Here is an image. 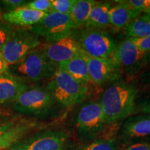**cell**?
Here are the masks:
<instances>
[{"mask_svg": "<svg viewBox=\"0 0 150 150\" xmlns=\"http://www.w3.org/2000/svg\"><path fill=\"white\" fill-rule=\"evenodd\" d=\"M73 146L69 133L49 129L28 135L8 150H70Z\"/></svg>", "mask_w": 150, "mask_h": 150, "instance_id": "cell-7", "label": "cell"}, {"mask_svg": "<svg viewBox=\"0 0 150 150\" xmlns=\"http://www.w3.org/2000/svg\"><path fill=\"white\" fill-rule=\"evenodd\" d=\"M29 86L8 73L0 75V105L13 102Z\"/></svg>", "mask_w": 150, "mask_h": 150, "instance_id": "cell-16", "label": "cell"}, {"mask_svg": "<svg viewBox=\"0 0 150 150\" xmlns=\"http://www.w3.org/2000/svg\"><path fill=\"white\" fill-rule=\"evenodd\" d=\"M28 29L47 42L61 40L74 30L69 15L55 12L49 13L40 22Z\"/></svg>", "mask_w": 150, "mask_h": 150, "instance_id": "cell-9", "label": "cell"}, {"mask_svg": "<svg viewBox=\"0 0 150 150\" xmlns=\"http://www.w3.org/2000/svg\"><path fill=\"white\" fill-rule=\"evenodd\" d=\"M150 136V115L129 116L120 130V142L124 146L134 143L137 140Z\"/></svg>", "mask_w": 150, "mask_h": 150, "instance_id": "cell-14", "label": "cell"}, {"mask_svg": "<svg viewBox=\"0 0 150 150\" xmlns=\"http://www.w3.org/2000/svg\"><path fill=\"white\" fill-rule=\"evenodd\" d=\"M46 88L57 104L65 108L81 102L88 93V84L79 81L60 68L50 78Z\"/></svg>", "mask_w": 150, "mask_h": 150, "instance_id": "cell-3", "label": "cell"}, {"mask_svg": "<svg viewBox=\"0 0 150 150\" xmlns=\"http://www.w3.org/2000/svg\"><path fill=\"white\" fill-rule=\"evenodd\" d=\"M16 29L14 26L4 21L0 18V51Z\"/></svg>", "mask_w": 150, "mask_h": 150, "instance_id": "cell-26", "label": "cell"}, {"mask_svg": "<svg viewBox=\"0 0 150 150\" xmlns=\"http://www.w3.org/2000/svg\"><path fill=\"white\" fill-rule=\"evenodd\" d=\"M40 45L39 36L28 28H16L1 50L8 65L18 63Z\"/></svg>", "mask_w": 150, "mask_h": 150, "instance_id": "cell-8", "label": "cell"}, {"mask_svg": "<svg viewBox=\"0 0 150 150\" xmlns=\"http://www.w3.org/2000/svg\"><path fill=\"white\" fill-rule=\"evenodd\" d=\"M106 124L98 101L85 103L79 110L75 118V134L81 143L100 138Z\"/></svg>", "mask_w": 150, "mask_h": 150, "instance_id": "cell-4", "label": "cell"}, {"mask_svg": "<svg viewBox=\"0 0 150 150\" xmlns=\"http://www.w3.org/2000/svg\"><path fill=\"white\" fill-rule=\"evenodd\" d=\"M28 1L24 0H0V12H2V14L11 12L24 6Z\"/></svg>", "mask_w": 150, "mask_h": 150, "instance_id": "cell-27", "label": "cell"}, {"mask_svg": "<svg viewBox=\"0 0 150 150\" xmlns=\"http://www.w3.org/2000/svg\"><path fill=\"white\" fill-rule=\"evenodd\" d=\"M76 0H51L52 12L70 15Z\"/></svg>", "mask_w": 150, "mask_h": 150, "instance_id": "cell-23", "label": "cell"}, {"mask_svg": "<svg viewBox=\"0 0 150 150\" xmlns=\"http://www.w3.org/2000/svg\"><path fill=\"white\" fill-rule=\"evenodd\" d=\"M135 111L150 115V97L142 99L136 104Z\"/></svg>", "mask_w": 150, "mask_h": 150, "instance_id": "cell-29", "label": "cell"}, {"mask_svg": "<svg viewBox=\"0 0 150 150\" xmlns=\"http://www.w3.org/2000/svg\"><path fill=\"white\" fill-rule=\"evenodd\" d=\"M145 53L150 52V35L142 38H128Z\"/></svg>", "mask_w": 150, "mask_h": 150, "instance_id": "cell-28", "label": "cell"}, {"mask_svg": "<svg viewBox=\"0 0 150 150\" xmlns=\"http://www.w3.org/2000/svg\"><path fill=\"white\" fill-rule=\"evenodd\" d=\"M144 61H145V67H150V52L145 54V57H144Z\"/></svg>", "mask_w": 150, "mask_h": 150, "instance_id": "cell-34", "label": "cell"}, {"mask_svg": "<svg viewBox=\"0 0 150 150\" xmlns=\"http://www.w3.org/2000/svg\"><path fill=\"white\" fill-rule=\"evenodd\" d=\"M112 6L108 1H95L86 27L104 30L110 27V10Z\"/></svg>", "mask_w": 150, "mask_h": 150, "instance_id": "cell-19", "label": "cell"}, {"mask_svg": "<svg viewBox=\"0 0 150 150\" xmlns=\"http://www.w3.org/2000/svg\"><path fill=\"white\" fill-rule=\"evenodd\" d=\"M120 150H150V142L140 141L127 145Z\"/></svg>", "mask_w": 150, "mask_h": 150, "instance_id": "cell-31", "label": "cell"}, {"mask_svg": "<svg viewBox=\"0 0 150 150\" xmlns=\"http://www.w3.org/2000/svg\"><path fill=\"white\" fill-rule=\"evenodd\" d=\"M13 111L43 117L53 113L57 105L46 88H28L12 102Z\"/></svg>", "mask_w": 150, "mask_h": 150, "instance_id": "cell-5", "label": "cell"}, {"mask_svg": "<svg viewBox=\"0 0 150 150\" xmlns=\"http://www.w3.org/2000/svg\"><path fill=\"white\" fill-rule=\"evenodd\" d=\"M16 117H18V116L14 115L12 109L0 106V124L6 122Z\"/></svg>", "mask_w": 150, "mask_h": 150, "instance_id": "cell-30", "label": "cell"}, {"mask_svg": "<svg viewBox=\"0 0 150 150\" xmlns=\"http://www.w3.org/2000/svg\"><path fill=\"white\" fill-rule=\"evenodd\" d=\"M8 65L7 64L6 61L2 55V54L0 52V75L4 74V73L7 72L8 70Z\"/></svg>", "mask_w": 150, "mask_h": 150, "instance_id": "cell-32", "label": "cell"}, {"mask_svg": "<svg viewBox=\"0 0 150 150\" xmlns=\"http://www.w3.org/2000/svg\"><path fill=\"white\" fill-rule=\"evenodd\" d=\"M138 89L136 85L116 80L108 86L101 97V107L106 125L125 120L135 112Z\"/></svg>", "mask_w": 150, "mask_h": 150, "instance_id": "cell-1", "label": "cell"}, {"mask_svg": "<svg viewBox=\"0 0 150 150\" xmlns=\"http://www.w3.org/2000/svg\"><path fill=\"white\" fill-rule=\"evenodd\" d=\"M128 38H142L150 35V16L143 13L131 21L125 29Z\"/></svg>", "mask_w": 150, "mask_h": 150, "instance_id": "cell-21", "label": "cell"}, {"mask_svg": "<svg viewBox=\"0 0 150 150\" xmlns=\"http://www.w3.org/2000/svg\"><path fill=\"white\" fill-rule=\"evenodd\" d=\"M115 2L122 4L141 13L150 8V0H118Z\"/></svg>", "mask_w": 150, "mask_h": 150, "instance_id": "cell-24", "label": "cell"}, {"mask_svg": "<svg viewBox=\"0 0 150 150\" xmlns=\"http://www.w3.org/2000/svg\"><path fill=\"white\" fill-rule=\"evenodd\" d=\"M58 68L64 70L79 81L86 84L91 83L87 61L85 54L82 52L74 56L72 59L63 63Z\"/></svg>", "mask_w": 150, "mask_h": 150, "instance_id": "cell-18", "label": "cell"}, {"mask_svg": "<svg viewBox=\"0 0 150 150\" xmlns=\"http://www.w3.org/2000/svg\"><path fill=\"white\" fill-rule=\"evenodd\" d=\"M70 150H118L115 138H98L93 141L73 146Z\"/></svg>", "mask_w": 150, "mask_h": 150, "instance_id": "cell-22", "label": "cell"}, {"mask_svg": "<svg viewBox=\"0 0 150 150\" xmlns=\"http://www.w3.org/2000/svg\"><path fill=\"white\" fill-rule=\"evenodd\" d=\"M25 8L40 12H52L51 0H33L24 6Z\"/></svg>", "mask_w": 150, "mask_h": 150, "instance_id": "cell-25", "label": "cell"}, {"mask_svg": "<svg viewBox=\"0 0 150 150\" xmlns=\"http://www.w3.org/2000/svg\"><path fill=\"white\" fill-rule=\"evenodd\" d=\"M144 13H147V14H148V15H149V16H150V8L147 9V10L145 11Z\"/></svg>", "mask_w": 150, "mask_h": 150, "instance_id": "cell-35", "label": "cell"}, {"mask_svg": "<svg viewBox=\"0 0 150 150\" xmlns=\"http://www.w3.org/2000/svg\"><path fill=\"white\" fill-rule=\"evenodd\" d=\"M95 3L93 0H76L69 15L74 30L85 27Z\"/></svg>", "mask_w": 150, "mask_h": 150, "instance_id": "cell-20", "label": "cell"}, {"mask_svg": "<svg viewBox=\"0 0 150 150\" xmlns=\"http://www.w3.org/2000/svg\"><path fill=\"white\" fill-rule=\"evenodd\" d=\"M74 33L80 50L86 56L112 59L117 43L109 33L86 27L74 31Z\"/></svg>", "mask_w": 150, "mask_h": 150, "instance_id": "cell-6", "label": "cell"}, {"mask_svg": "<svg viewBox=\"0 0 150 150\" xmlns=\"http://www.w3.org/2000/svg\"><path fill=\"white\" fill-rule=\"evenodd\" d=\"M50 12H40L22 6L11 12L1 14L0 18L13 26L29 28L40 22Z\"/></svg>", "mask_w": 150, "mask_h": 150, "instance_id": "cell-15", "label": "cell"}, {"mask_svg": "<svg viewBox=\"0 0 150 150\" xmlns=\"http://www.w3.org/2000/svg\"><path fill=\"white\" fill-rule=\"evenodd\" d=\"M142 13L117 3L110 10V27L114 31L125 29L134 19Z\"/></svg>", "mask_w": 150, "mask_h": 150, "instance_id": "cell-17", "label": "cell"}, {"mask_svg": "<svg viewBox=\"0 0 150 150\" xmlns=\"http://www.w3.org/2000/svg\"><path fill=\"white\" fill-rule=\"evenodd\" d=\"M56 70L57 68L37 47L18 63L8 65L7 73L27 83L50 79Z\"/></svg>", "mask_w": 150, "mask_h": 150, "instance_id": "cell-2", "label": "cell"}, {"mask_svg": "<svg viewBox=\"0 0 150 150\" xmlns=\"http://www.w3.org/2000/svg\"><path fill=\"white\" fill-rule=\"evenodd\" d=\"M145 54L127 38L118 43L112 59L127 76L132 77L145 67L144 61Z\"/></svg>", "mask_w": 150, "mask_h": 150, "instance_id": "cell-10", "label": "cell"}, {"mask_svg": "<svg viewBox=\"0 0 150 150\" xmlns=\"http://www.w3.org/2000/svg\"><path fill=\"white\" fill-rule=\"evenodd\" d=\"M38 47L56 68L81 52L74 31L61 40L44 43Z\"/></svg>", "mask_w": 150, "mask_h": 150, "instance_id": "cell-11", "label": "cell"}, {"mask_svg": "<svg viewBox=\"0 0 150 150\" xmlns=\"http://www.w3.org/2000/svg\"><path fill=\"white\" fill-rule=\"evenodd\" d=\"M85 56L91 83L96 86H102L118 79L120 69L112 59L93 58L86 54Z\"/></svg>", "mask_w": 150, "mask_h": 150, "instance_id": "cell-13", "label": "cell"}, {"mask_svg": "<svg viewBox=\"0 0 150 150\" xmlns=\"http://www.w3.org/2000/svg\"><path fill=\"white\" fill-rule=\"evenodd\" d=\"M39 126L37 122L19 117L0 124V150L10 149Z\"/></svg>", "mask_w": 150, "mask_h": 150, "instance_id": "cell-12", "label": "cell"}, {"mask_svg": "<svg viewBox=\"0 0 150 150\" xmlns=\"http://www.w3.org/2000/svg\"><path fill=\"white\" fill-rule=\"evenodd\" d=\"M142 81L150 88V72L145 73V74L142 75Z\"/></svg>", "mask_w": 150, "mask_h": 150, "instance_id": "cell-33", "label": "cell"}]
</instances>
